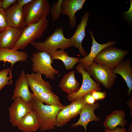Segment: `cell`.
<instances>
[{"mask_svg":"<svg viewBox=\"0 0 132 132\" xmlns=\"http://www.w3.org/2000/svg\"><path fill=\"white\" fill-rule=\"evenodd\" d=\"M31 102L33 111L39 124L40 131L43 132L55 129L56 116L63 107L44 105L33 95Z\"/></svg>","mask_w":132,"mask_h":132,"instance_id":"obj_1","label":"cell"},{"mask_svg":"<svg viewBox=\"0 0 132 132\" xmlns=\"http://www.w3.org/2000/svg\"><path fill=\"white\" fill-rule=\"evenodd\" d=\"M71 39L66 38L62 27L56 29L43 42H34L31 44L39 51L44 52L51 55L58 49L64 50L70 47Z\"/></svg>","mask_w":132,"mask_h":132,"instance_id":"obj_2","label":"cell"},{"mask_svg":"<svg viewBox=\"0 0 132 132\" xmlns=\"http://www.w3.org/2000/svg\"><path fill=\"white\" fill-rule=\"evenodd\" d=\"M49 23L47 17L38 22L26 26L17 41L11 49L13 50L23 49L30 44L40 38L46 30Z\"/></svg>","mask_w":132,"mask_h":132,"instance_id":"obj_3","label":"cell"},{"mask_svg":"<svg viewBox=\"0 0 132 132\" xmlns=\"http://www.w3.org/2000/svg\"><path fill=\"white\" fill-rule=\"evenodd\" d=\"M25 26L36 23L50 14V5L47 0H32L24 7Z\"/></svg>","mask_w":132,"mask_h":132,"instance_id":"obj_4","label":"cell"},{"mask_svg":"<svg viewBox=\"0 0 132 132\" xmlns=\"http://www.w3.org/2000/svg\"><path fill=\"white\" fill-rule=\"evenodd\" d=\"M31 60L32 70L34 73L39 72L48 79H55V76L59 71L52 66L53 60L51 55L44 52L35 51L33 53Z\"/></svg>","mask_w":132,"mask_h":132,"instance_id":"obj_5","label":"cell"},{"mask_svg":"<svg viewBox=\"0 0 132 132\" xmlns=\"http://www.w3.org/2000/svg\"><path fill=\"white\" fill-rule=\"evenodd\" d=\"M129 52L112 46L101 51L93 62L104 65L112 70L123 60Z\"/></svg>","mask_w":132,"mask_h":132,"instance_id":"obj_6","label":"cell"},{"mask_svg":"<svg viewBox=\"0 0 132 132\" xmlns=\"http://www.w3.org/2000/svg\"><path fill=\"white\" fill-rule=\"evenodd\" d=\"M86 71L97 83L102 84L107 89L112 87L117 77L112 69L94 62Z\"/></svg>","mask_w":132,"mask_h":132,"instance_id":"obj_7","label":"cell"},{"mask_svg":"<svg viewBox=\"0 0 132 132\" xmlns=\"http://www.w3.org/2000/svg\"><path fill=\"white\" fill-rule=\"evenodd\" d=\"M76 71L80 73L82 77V85L79 89L76 92L68 94L66 97L68 100L71 102L74 99L83 97L87 94L94 91H99L101 89L99 84L94 81L89 74L79 64L76 67Z\"/></svg>","mask_w":132,"mask_h":132,"instance_id":"obj_8","label":"cell"},{"mask_svg":"<svg viewBox=\"0 0 132 132\" xmlns=\"http://www.w3.org/2000/svg\"><path fill=\"white\" fill-rule=\"evenodd\" d=\"M14 101L8 110L10 121L12 126H16L22 118L33 111V108L31 102H27L21 98H17Z\"/></svg>","mask_w":132,"mask_h":132,"instance_id":"obj_9","label":"cell"},{"mask_svg":"<svg viewBox=\"0 0 132 132\" xmlns=\"http://www.w3.org/2000/svg\"><path fill=\"white\" fill-rule=\"evenodd\" d=\"M90 16L88 11L85 12L82 16L81 21L77 26L76 31L73 35L70 38V47H74L78 50L80 55L84 57L87 56L88 53L83 48L82 43L86 36L85 29L88 20Z\"/></svg>","mask_w":132,"mask_h":132,"instance_id":"obj_10","label":"cell"},{"mask_svg":"<svg viewBox=\"0 0 132 132\" xmlns=\"http://www.w3.org/2000/svg\"><path fill=\"white\" fill-rule=\"evenodd\" d=\"M5 11L8 26L21 30L24 29L25 26L23 7L16 2Z\"/></svg>","mask_w":132,"mask_h":132,"instance_id":"obj_11","label":"cell"},{"mask_svg":"<svg viewBox=\"0 0 132 132\" xmlns=\"http://www.w3.org/2000/svg\"><path fill=\"white\" fill-rule=\"evenodd\" d=\"M29 85L25 72L22 70L18 78L15 82V88L11 99L14 100L20 97L28 102H30L33 98V93L29 90Z\"/></svg>","mask_w":132,"mask_h":132,"instance_id":"obj_12","label":"cell"},{"mask_svg":"<svg viewBox=\"0 0 132 132\" xmlns=\"http://www.w3.org/2000/svg\"><path fill=\"white\" fill-rule=\"evenodd\" d=\"M89 32L92 39L91 51L87 56L79 59L78 62L86 71L92 64L95 57L101 51L108 47L114 45L116 42L115 41H110L105 44H99L95 39L92 30H89Z\"/></svg>","mask_w":132,"mask_h":132,"instance_id":"obj_13","label":"cell"},{"mask_svg":"<svg viewBox=\"0 0 132 132\" xmlns=\"http://www.w3.org/2000/svg\"><path fill=\"white\" fill-rule=\"evenodd\" d=\"M86 0H63L61 7L62 14L68 16L69 19V25L72 28L77 24L76 12L82 9Z\"/></svg>","mask_w":132,"mask_h":132,"instance_id":"obj_14","label":"cell"},{"mask_svg":"<svg viewBox=\"0 0 132 132\" xmlns=\"http://www.w3.org/2000/svg\"><path fill=\"white\" fill-rule=\"evenodd\" d=\"M100 106L99 102L93 104H86L80 114V118L77 122L72 124L71 127L74 128L79 126H82L84 128L85 132H87L88 124L90 121H98L100 119L94 113L95 110Z\"/></svg>","mask_w":132,"mask_h":132,"instance_id":"obj_15","label":"cell"},{"mask_svg":"<svg viewBox=\"0 0 132 132\" xmlns=\"http://www.w3.org/2000/svg\"><path fill=\"white\" fill-rule=\"evenodd\" d=\"M23 30L8 26L0 33V49H10L20 38Z\"/></svg>","mask_w":132,"mask_h":132,"instance_id":"obj_16","label":"cell"},{"mask_svg":"<svg viewBox=\"0 0 132 132\" xmlns=\"http://www.w3.org/2000/svg\"><path fill=\"white\" fill-rule=\"evenodd\" d=\"M29 86L33 92L41 93L49 92L51 91L52 87L48 81L44 80L42 74L39 72L27 74Z\"/></svg>","mask_w":132,"mask_h":132,"instance_id":"obj_17","label":"cell"},{"mask_svg":"<svg viewBox=\"0 0 132 132\" xmlns=\"http://www.w3.org/2000/svg\"><path fill=\"white\" fill-rule=\"evenodd\" d=\"M125 116L124 111L115 110L106 116L103 122L104 127L111 130H114L118 126L124 128L127 123L125 119Z\"/></svg>","mask_w":132,"mask_h":132,"instance_id":"obj_18","label":"cell"},{"mask_svg":"<svg viewBox=\"0 0 132 132\" xmlns=\"http://www.w3.org/2000/svg\"><path fill=\"white\" fill-rule=\"evenodd\" d=\"M112 71L114 73L120 75L124 79L128 88L127 94L130 96L132 90V69L130 59L123 60Z\"/></svg>","mask_w":132,"mask_h":132,"instance_id":"obj_19","label":"cell"},{"mask_svg":"<svg viewBox=\"0 0 132 132\" xmlns=\"http://www.w3.org/2000/svg\"><path fill=\"white\" fill-rule=\"evenodd\" d=\"M28 55L25 52L10 49H0V61H3L6 64L7 62L11 63V70L16 62H25L28 59Z\"/></svg>","mask_w":132,"mask_h":132,"instance_id":"obj_20","label":"cell"},{"mask_svg":"<svg viewBox=\"0 0 132 132\" xmlns=\"http://www.w3.org/2000/svg\"><path fill=\"white\" fill-rule=\"evenodd\" d=\"M75 73V71L73 70L65 74L59 83L60 88L68 94L76 92L80 88V84L76 79Z\"/></svg>","mask_w":132,"mask_h":132,"instance_id":"obj_21","label":"cell"},{"mask_svg":"<svg viewBox=\"0 0 132 132\" xmlns=\"http://www.w3.org/2000/svg\"><path fill=\"white\" fill-rule=\"evenodd\" d=\"M16 126L23 132H34L40 128L39 122L33 111L28 113L22 118Z\"/></svg>","mask_w":132,"mask_h":132,"instance_id":"obj_22","label":"cell"},{"mask_svg":"<svg viewBox=\"0 0 132 132\" xmlns=\"http://www.w3.org/2000/svg\"><path fill=\"white\" fill-rule=\"evenodd\" d=\"M33 93L36 99L43 103L61 107L64 106L60 102L58 97L52 91L41 93L33 92Z\"/></svg>","mask_w":132,"mask_h":132,"instance_id":"obj_23","label":"cell"},{"mask_svg":"<svg viewBox=\"0 0 132 132\" xmlns=\"http://www.w3.org/2000/svg\"><path fill=\"white\" fill-rule=\"evenodd\" d=\"M52 59L61 60L64 64L66 69L69 70L73 68L75 65L78 62V57H71L64 50H57L51 55Z\"/></svg>","mask_w":132,"mask_h":132,"instance_id":"obj_24","label":"cell"},{"mask_svg":"<svg viewBox=\"0 0 132 132\" xmlns=\"http://www.w3.org/2000/svg\"><path fill=\"white\" fill-rule=\"evenodd\" d=\"M72 119L68 105L64 106L58 113L55 118V126L62 127Z\"/></svg>","mask_w":132,"mask_h":132,"instance_id":"obj_25","label":"cell"},{"mask_svg":"<svg viewBox=\"0 0 132 132\" xmlns=\"http://www.w3.org/2000/svg\"><path fill=\"white\" fill-rule=\"evenodd\" d=\"M69 105L72 119L80 114L87 104L83 97L76 99Z\"/></svg>","mask_w":132,"mask_h":132,"instance_id":"obj_26","label":"cell"},{"mask_svg":"<svg viewBox=\"0 0 132 132\" xmlns=\"http://www.w3.org/2000/svg\"><path fill=\"white\" fill-rule=\"evenodd\" d=\"M11 70L8 68L0 71V90L7 85L12 84Z\"/></svg>","mask_w":132,"mask_h":132,"instance_id":"obj_27","label":"cell"},{"mask_svg":"<svg viewBox=\"0 0 132 132\" xmlns=\"http://www.w3.org/2000/svg\"><path fill=\"white\" fill-rule=\"evenodd\" d=\"M63 0H58L54 3L51 7L50 11L53 22L57 20L62 13L61 7Z\"/></svg>","mask_w":132,"mask_h":132,"instance_id":"obj_28","label":"cell"},{"mask_svg":"<svg viewBox=\"0 0 132 132\" xmlns=\"http://www.w3.org/2000/svg\"><path fill=\"white\" fill-rule=\"evenodd\" d=\"M8 26L5 11L0 8V33L5 31Z\"/></svg>","mask_w":132,"mask_h":132,"instance_id":"obj_29","label":"cell"},{"mask_svg":"<svg viewBox=\"0 0 132 132\" xmlns=\"http://www.w3.org/2000/svg\"><path fill=\"white\" fill-rule=\"evenodd\" d=\"M92 96L96 100H102L105 99L106 97V93L105 92L94 91L91 92Z\"/></svg>","mask_w":132,"mask_h":132,"instance_id":"obj_30","label":"cell"},{"mask_svg":"<svg viewBox=\"0 0 132 132\" xmlns=\"http://www.w3.org/2000/svg\"><path fill=\"white\" fill-rule=\"evenodd\" d=\"M17 0H1L2 7L5 11L10 7L11 5L16 3Z\"/></svg>","mask_w":132,"mask_h":132,"instance_id":"obj_31","label":"cell"},{"mask_svg":"<svg viewBox=\"0 0 132 132\" xmlns=\"http://www.w3.org/2000/svg\"><path fill=\"white\" fill-rule=\"evenodd\" d=\"M84 97L87 104H93L95 103L96 100L92 96L91 92L87 94Z\"/></svg>","mask_w":132,"mask_h":132,"instance_id":"obj_32","label":"cell"},{"mask_svg":"<svg viewBox=\"0 0 132 132\" xmlns=\"http://www.w3.org/2000/svg\"><path fill=\"white\" fill-rule=\"evenodd\" d=\"M104 132H127V129L118 126L114 130H111L105 128L104 130Z\"/></svg>","mask_w":132,"mask_h":132,"instance_id":"obj_33","label":"cell"},{"mask_svg":"<svg viewBox=\"0 0 132 132\" xmlns=\"http://www.w3.org/2000/svg\"><path fill=\"white\" fill-rule=\"evenodd\" d=\"M32 0H17L16 3L19 5L23 7L25 5Z\"/></svg>","mask_w":132,"mask_h":132,"instance_id":"obj_34","label":"cell"},{"mask_svg":"<svg viewBox=\"0 0 132 132\" xmlns=\"http://www.w3.org/2000/svg\"><path fill=\"white\" fill-rule=\"evenodd\" d=\"M132 97L130 99V100H129L127 102V104H128L129 107H130L131 109V112H130V114L131 115V117L132 118Z\"/></svg>","mask_w":132,"mask_h":132,"instance_id":"obj_35","label":"cell"},{"mask_svg":"<svg viewBox=\"0 0 132 132\" xmlns=\"http://www.w3.org/2000/svg\"><path fill=\"white\" fill-rule=\"evenodd\" d=\"M127 132H132V123L129 125V128Z\"/></svg>","mask_w":132,"mask_h":132,"instance_id":"obj_36","label":"cell"},{"mask_svg":"<svg viewBox=\"0 0 132 132\" xmlns=\"http://www.w3.org/2000/svg\"><path fill=\"white\" fill-rule=\"evenodd\" d=\"M2 7L1 0H0V8Z\"/></svg>","mask_w":132,"mask_h":132,"instance_id":"obj_37","label":"cell"}]
</instances>
